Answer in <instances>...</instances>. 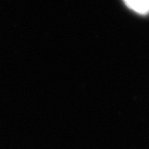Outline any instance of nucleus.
Masks as SVG:
<instances>
[{
	"label": "nucleus",
	"instance_id": "1",
	"mask_svg": "<svg viewBox=\"0 0 149 149\" xmlns=\"http://www.w3.org/2000/svg\"><path fill=\"white\" fill-rule=\"evenodd\" d=\"M125 5L132 11L139 15L149 13V0H123Z\"/></svg>",
	"mask_w": 149,
	"mask_h": 149
}]
</instances>
